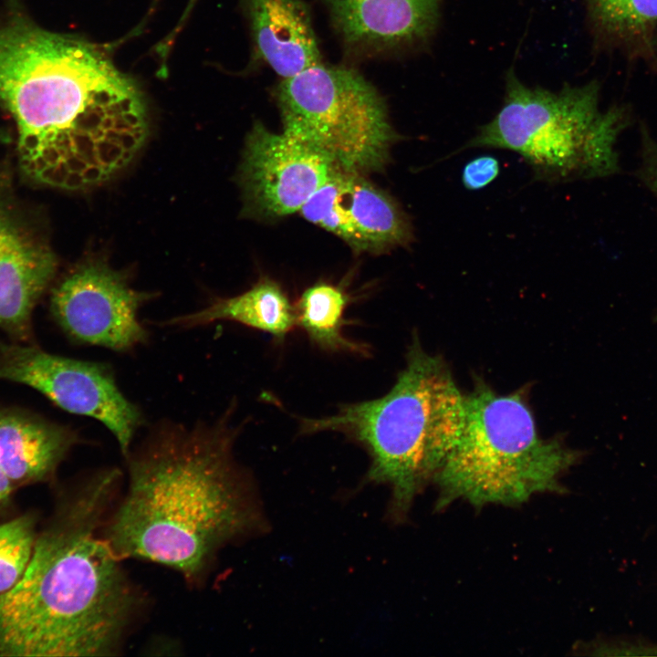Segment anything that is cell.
<instances>
[{
    "instance_id": "6da1fadb",
    "label": "cell",
    "mask_w": 657,
    "mask_h": 657,
    "mask_svg": "<svg viewBox=\"0 0 657 657\" xmlns=\"http://www.w3.org/2000/svg\"><path fill=\"white\" fill-rule=\"evenodd\" d=\"M236 434L225 412L213 423H160L129 452L126 491L103 527L118 557L197 587L223 548L265 531L255 485L235 459Z\"/></svg>"
},
{
    "instance_id": "7a4b0ae2",
    "label": "cell",
    "mask_w": 657,
    "mask_h": 657,
    "mask_svg": "<svg viewBox=\"0 0 657 657\" xmlns=\"http://www.w3.org/2000/svg\"><path fill=\"white\" fill-rule=\"evenodd\" d=\"M121 474L96 470L36 537L20 580L0 595V656L120 653L147 605L103 536Z\"/></svg>"
},
{
    "instance_id": "3957f363",
    "label": "cell",
    "mask_w": 657,
    "mask_h": 657,
    "mask_svg": "<svg viewBox=\"0 0 657 657\" xmlns=\"http://www.w3.org/2000/svg\"><path fill=\"white\" fill-rule=\"evenodd\" d=\"M464 412V395L444 360L415 339L386 394L344 404L329 416L305 418L301 431L338 432L362 445L370 458L369 479L390 488L389 514L402 522L458 440Z\"/></svg>"
},
{
    "instance_id": "277c9868",
    "label": "cell",
    "mask_w": 657,
    "mask_h": 657,
    "mask_svg": "<svg viewBox=\"0 0 657 657\" xmlns=\"http://www.w3.org/2000/svg\"><path fill=\"white\" fill-rule=\"evenodd\" d=\"M630 123L627 107L600 108L596 81L550 91L510 75L496 115L457 151H511L543 182L601 179L621 171L617 143Z\"/></svg>"
},
{
    "instance_id": "5b68a950",
    "label": "cell",
    "mask_w": 657,
    "mask_h": 657,
    "mask_svg": "<svg viewBox=\"0 0 657 657\" xmlns=\"http://www.w3.org/2000/svg\"><path fill=\"white\" fill-rule=\"evenodd\" d=\"M464 409L460 436L433 478L438 509L457 499L474 506L519 505L563 491L560 479L578 454L538 435L520 394L501 395L479 382L464 395Z\"/></svg>"
},
{
    "instance_id": "8992f818",
    "label": "cell",
    "mask_w": 657,
    "mask_h": 657,
    "mask_svg": "<svg viewBox=\"0 0 657 657\" xmlns=\"http://www.w3.org/2000/svg\"><path fill=\"white\" fill-rule=\"evenodd\" d=\"M276 99L283 128L341 170L363 174L386 164L397 134L382 97L357 71L317 64L283 79Z\"/></svg>"
},
{
    "instance_id": "52a82bcc",
    "label": "cell",
    "mask_w": 657,
    "mask_h": 657,
    "mask_svg": "<svg viewBox=\"0 0 657 657\" xmlns=\"http://www.w3.org/2000/svg\"><path fill=\"white\" fill-rule=\"evenodd\" d=\"M110 57L97 45L23 18L0 26V103L17 135L28 133L89 89Z\"/></svg>"
},
{
    "instance_id": "ba28073f",
    "label": "cell",
    "mask_w": 657,
    "mask_h": 657,
    "mask_svg": "<svg viewBox=\"0 0 657 657\" xmlns=\"http://www.w3.org/2000/svg\"><path fill=\"white\" fill-rule=\"evenodd\" d=\"M0 381L35 389L59 408L96 419L114 435L126 457L142 423L139 407L120 390L109 365L0 344Z\"/></svg>"
},
{
    "instance_id": "9c48e42d",
    "label": "cell",
    "mask_w": 657,
    "mask_h": 657,
    "mask_svg": "<svg viewBox=\"0 0 657 657\" xmlns=\"http://www.w3.org/2000/svg\"><path fill=\"white\" fill-rule=\"evenodd\" d=\"M151 297L131 288L123 275L107 265L86 263L55 287L51 310L74 340L128 351L149 338L139 309Z\"/></svg>"
},
{
    "instance_id": "30bf717a",
    "label": "cell",
    "mask_w": 657,
    "mask_h": 657,
    "mask_svg": "<svg viewBox=\"0 0 657 657\" xmlns=\"http://www.w3.org/2000/svg\"><path fill=\"white\" fill-rule=\"evenodd\" d=\"M340 168L321 150L283 128L279 133L255 124L241 168L251 209L278 217L300 211L310 196Z\"/></svg>"
},
{
    "instance_id": "8fae6325",
    "label": "cell",
    "mask_w": 657,
    "mask_h": 657,
    "mask_svg": "<svg viewBox=\"0 0 657 657\" xmlns=\"http://www.w3.org/2000/svg\"><path fill=\"white\" fill-rule=\"evenodd\" d=\"M361 175L339 170L305 203L301 214L357 251L407 246L413 236L407 215Z\"/></svg>"
},
{
    "instance_id": "7c38bea8",
    "label": "cell",
    "mask_w": 657,
    "mask_h": 657,
    "mask_svg": "<svg viewBox=\"0 0 657 657\" xmlns=\"http://www.w3.org/2000/svg\"><path fill=\"white\" fill-rule=\"evenodd\" d=\"M349 47L385 52L422 42L434 29L441 0H323Z\"/></svg>"
},
{
    "instance_id": "4fadbf2b",
    "label": "cell",
    "mask_w": 657,
    "mask_h": 657,
    "mask_svg": "<svg viewBox=\"0 0 657 657\" xmlns=\"http://www.w3.org/2000/svg\"><path fill=\"white\" fill-rule=\"evenodd\" d=\"M256 57L283 79L321 63L304 0H244Z\"/></svg>"
},
{
    "instance_id": "5bb4252c",
    "label": "cell",
    "mask_w": 657,
    "mask_h": 657,
    "mask_svg": "<svg viewBox=\"0 0 657 657\" xmlns=\"http://www.w3.org/2000/svg\"><path fill=\"white\" fill-rule=\"evenodd\" d=\"M54 256L0 218V328L29 336L33 308L55 273Z\"/></svg>"
},
{
    "instance_id": "9a60e30c",
    "label": "cell",
    "mask_w": 657,
    "mask_h": 657,
    "mask_svg": "<svg viewBox=\"0 0 657 657\" xmlns=\"http://www.w3.org/2000/svg\"><path fill=\"white\" fill-rule=\"evenodd\" d=\"M77 442L67 426L0 409V464L15 486L50 477Z\"/></svg>"
},
{
    "instance_id": "2e32d148",
    "label": "cell",
    "mask_w": 657,
    "mask_h": 657,
    "mask_svg": "<svg viewBox=\"0 0 657 657\" xmlns=\"http://www.w3.org/2000/svg\"><path fill=\"white\" fill-rule=\"evenodd\" d=\"M221 320L266 332L276 340H283L297 326L295 306L281 287L268 278H262L238 296L216 299L204 308L173 317L163 325L193 328Z\"/></svg>"
},
{
    "instance_id": "e0dca14e",
    "label": "cell",
    "mask_w": 657,
    "mask_h": 657,
    "mask_svg": "<svg viewBox=\"0 0 657 657\" xmlns=\"http://www.w3.org/2000/svg\"><path fill=\"white\" fill-rule=\"evenodd\" d=\"M349 301L350 297L342 287L315 284L302 293L295 305L297 326L322 349L366 354L365 345L349 339L342 333Z\"/></svg>"
},
{
    "instance_id": "ac0fdd59",
    "label": "cell",
    "mask_w": 657,
    "mask_h": 657,
    "mask_svg": "<svg viewBox=\"0 0 657 657\" xmlns=\"http://www.w3.org/2000/svg\"><path fill=\"white\" fill-rule=\"evenodd\" d=\"M590 16L608 38L626 47L650 42L657 30V0H588Z\"/></svg>"
},
{
    "instance_id": "d6986e66",
    "label": "cell",
    "mask_w": 657,
    "mask_h": 657,
    "mask_svg": "<svg viewBox=\"0 0 657 657\" xmlns=\"http://www.w3.org/2000/svg\"><path fill=\"white\" fill-rule=\"evenodd\" d=\"M36 540L34 519L27 515L0 524V595L23 577Z\"/></svg>"
},
{
    "instance_id": "ffe728a7",
    "label": "cell",
    "mask_w": 657,
    "mask_h": 657,
    "mask_svg": "<svg viewBox=\"0 0 657 657\" xmlns=\"http://www.w3.org/2000/svg\"><path fill=\"white\" fill-rule=\"evenodd\" d=\"M636 176L657 199V139L645 125L640 129V163Z\"/></svg>"
},
{
    "instance_id": "44dd1931",
    "label": "cell",
    "mask_w": 657,
    "mask_h": 657,
    "mask_svg": "<svg viewBox=\"0 0 657 657\" xmlns=\"http://www.w3.org/2000/svg\"><path fill=\"white\" fill-rule=\"evenodd\" d=\"M499 172L500 166L496 158L489 155L479 156L464 165L462 182L467 190H481L494 182Z\"/></svg>"
},
{
    "instance_id": "7402d4cb",
    "label": "cell",
    "mask_w": 657,
    "mask_h": 657,
    "mask_svg": "<svg viewBox=\"0 0 657 657\" xmlns=\"http://www.w3.org/2000/svg\"><path fill=\"white\" fill-rule=\"evenodd\" d=\"M14 487L0 464V509L7 504Z\"/></svg>"
},
{
    "instance_id": "603a6c76",
    "label": "cell",
    "mask_w": 657,
    "mask_h": 657,
    "mask_svg": "<svg viewBox=\"0 0 657 657\" xmlns=\"http://www.w3.org/2000/svg\"><path fill=\"white\" fill-rule=\"evenodd\" d=\"M196 1H197V0H189V4H188V5L186 6V9H185V11L183 12V14H182V17H181L178 25L176 26V27H175V29L173 30V32L171 33L170 36H168L169 39H172V40L174 39L176 34H177V33L180 31V29L182 27V26H183L186 18L188 17L189 14L191 13V11H192L194 4L196 3Z\"/></svg>"
},
{
    "instance_id": "cb8c5ba5",
    "label": "cell",
    "mask_w": 657,
    "mask_h": 657,
    "mask_svg": "<svg viewBox=\"0 0 657 657\" xmlns=\"http://www.w3.org/2000/svg\"><path fill=\"white\" fill-rule=\"evenodd\" d=\"M1 218V217H0Z\"/></svg>"
}]
</instances>
